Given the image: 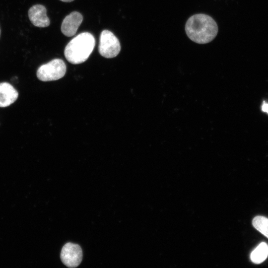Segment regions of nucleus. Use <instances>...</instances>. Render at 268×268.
I'll use <instances>...</instances> for the list:
<instances>
[{"mask_svg": "<svg viewBox=\"0 0 268 268\" xmlns=\"http://www.w3.org/2000/svg\"><path fill=\"white\" fill-rule=\"evenodd\" d=\"M18 93L8 82L0 83V107H6L13 103L17 99Z\"/></svg>", "mask_w": 268, "mask_h": 268, "instance_id": "8", "label": "nucleus"}, {"mask_svg": "<svg viewBox=\"0 0 268 268\" xmlns=\"http://www.w3.org/2000/svg\"><path fill=\"white\" fill-rule=\"evenodd\" d=\"M83 20L82 15L78 12L73 11L63 20L61 31L66 36L74 35Z\"/></svg>", "mask_w": 268, "mask_h": 268, "instance_id": "7", "label": "nucleus"}, {"mask_svg": "<svg viewBox=\"0 0 268 268\" xmlns=\"http://www.w3.org/2000/svg\"><path fill=\"white\" fill-rule=\"evenodd\" d=\"M60 0L64 2H71L73 1L74 0Z\"/></svg>", "mask_w": 268, "mask_h": 268, "instance_id": "12", "label": "nucleus"}, {"mask_svg": "<svg viewBox=\"0 0 268 268\" xmlns=\"http://www.w3.org/2000/svg\"><path fill=\"white\" fill-rule=\"evenodd\" d=\"M254 227L268 238V218L262 216H256L253 220Z\"/></svg>", "mask_w": 268, "mask_h": 268, "instance_id": "10", "label": "nucleus"}, {"mask_svg": "<svg viewBox=\"0 0 268 268\" xmlns=\"http://www.w3.org/2000/svg\"><path fill=\"white\" fill-rule=\"evenodd\" d=\"M66 72V66L60 59H55L41 65L37 69L38 78L43 81L56 80L63 77Z\"/></svg>", "mask_w": 268, "mask_h": 268, "instance_id": "3", "label": "nucleus"}, {"mask_svg": "<svg viewBox=\"0 0 268 268\" xmlns=\"http://www.w3.org/2000/svg\"><path fill=\"white\" fill-rule=\"evenodd\" d=\"M268 256V246L263 242L260 244L251 254V261L255 264H260L264 262Z\"/></svg>", "mask_w": 268, "mask_h": 268, "instance_id": "9", "label": "nucleus"}, {"mask_svg": "<svg viewBox=\"0 0 268 268\" xmlns=\"http://www.w3.org/2000/svg\"><path fill=\"white\" fill-rule=\"evenodd\" d=\"M47 9L41 4H36L31 6L28 11L31 22L38 27H46L49 26L50 21L47 16Z\"/></svg>", "mask_w": 268, "mask_h": 268, "instance_id": "6", "label": "nucleus"}, {"mask_svg": "<svg viewBox=\"0 0 268 268\" xmlns=\"http://www.w3.org/2000/svg\"><path fill=\"white\" fill-rule=\"evenodd\" d=\"M121 50L118 39L108 30L102 31L100 35L98 51L99 54L106 58L116 57Z\"/></svg>", "mask_w": 268, "mask_h": 268, "instance_id": "4", "label": "nucleus"}, {"mask_svg": "<svg viewBox=\"0 0 268 268\" xmlns=\"http://www.w3.org/2000/svg\"></svg>", "mask_w": 268, "mask_h": 268, "instance_id": "13", "label": "nucleus"}, {"mask_svg": "<svg viewBox=\"0 0 268 268\" xmlns=\"http://www.w3.org/2000/svg\"><path fill=\"white\" fill-rule=\"evenodd\" d=\"M95 45V38L91 33H81L67 44L64 51L65 56L72 64L82 63L89 58Z\"/></svg>", "mask_w": 268, "mask_h": 268, "instance_id": "2", "label": "nucleus"}, {"mask_svg": "<svg viewBox=\"0 0 268 268\" xmlns=\"http://www.w3.org/2000/svg\"><path fill=\"white\" fill-rule=\"evenodd\" d=\"M61 259L63 263L68 268L77 267L82 259V251L80 247L71 243L66 244L61 250Z\"/></svg>", "mask_w": 268, "mask_h": 268, "instance_id": "5", "label": "nucleus"}, {"mask_svg": "<svg viewBox=\"0 0 268 268\" xmlns=\"http://www.w3.org/2000/svg\"><path fill=\"white\" fill-rule=\"evenodd\" d=\"M262 111L268 114V102L266 101H264L261 106Z\"/></svg>", "mask_w": 268, "mask_h": 268, "instance_id": "11", "label": "nucleus"}, {"mask_svg": "<svg viewBox=\"0 0 268 268\" xmlns=\"http://www.w3.org/2000/svg\"><path fill=\"white\" fill-rule=\"evenodd\" d=\"M185 31L192 41L203 44L215 38L218 33V26L209 15L199 13L189 18L186 23Z\"/></svg>", "mask_w": 268, "mask_h": 268, "instance_id": "1", "label": "nucleus"}]
</instances>
